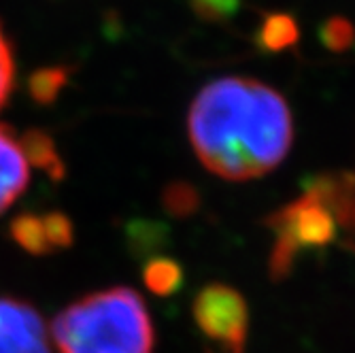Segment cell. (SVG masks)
Here are the masks:
<instances>
[{
	"mask_svg": "<svg viewBox=\"0 0 355 353\" xmlns=\"http://www.w3.org/2000/svg\"><path fill=\"white\" fill-rule=\"evenodd\" d=\"M189 143L200 162L221 179L249 181L277 169L294 139L283 96L249 77L205 85L187 115Z\"/></svg>",
	"mask_w": 355,
	"mask_h": 353,
	"instance_id": "6da1fadb",
	"label": "cell"
},
{
	"mask_svg": "<svg viewBox=\"0 0 355 353\" xmlns=\"http://www.w3.org/2000/svg\"><path fill=\"white\" fill-rule=\"evenodd\" d=\"M55 353H151V315L130 287H109L71 302L51 324Z\"/></svg>",
	"mask_w": 355,
	"mask_h": 353,
	"instance_id": "7a4b0ae2",
	"label": "cell"
},
{
	"mask_svg": "<svg viewBox=\"0 0 355 353\" xmlns=\"http://www.w3.org/2000/svg\"><path fill=\"white\" fill-rule=\"evenodd\" d=\"M266 223L275 232L270 270L281 277L302 251L321 249L336 239V173L313 177L302 194L272 213Z\"/></svg>",
	"mask_w": 355,
	"mask_h": 353,
	"instance_id": "3957f363",
	"label": "cell"
},
{
	"mask_svg": "<svg viewBox=\"0 0 355 353\" xmlns=\"http://www.w3.org/2000/svg\"><path fill=\"white\" fill-rule=\"evenodd\" d=\"M193 319L211 345V353H241L249 313L243 296L228 285H207L193 300Z\"/></svg>",
	"mask_w": 355,
	"mask_h": 353,
	"instance_id": "277c9868",
	"label": "cell"
},
{
	"mask_svg": "<svg viewBox=\"0 0 355 353\" xmlns=\"http://www.w3.org/2000/svg\"><path fill=\"white\" fill-rule=\"evenodd\" d=\"M0 353H53L45 319L30 302L0 296Z\"/></svg>",
	"mask_w": 355,
	"mask_h": 353,
	"instance_id": "5b68a950",
	"label": "cell"
},
{
	"mask_svg": "<svg viewBox=\"0 0 355 353\" xmlns=\"http://www.w3.org/2000/svg\"><path fill=\"white\" fill-rule=\"evenodd\" d=\"M9 232L24 251L45 255L67 249L73 243V221L60 211L21 213L11 221Z\"/></svg>",
	"mask_w": 355,
	"mask_h": 353,
	"instance_id": "8992f818",
	"label": "cell"
},
{
	"mask_svg": "<svg viewBox=\"0 0 355 353\" xmlns=\"http://www.w3.org/2000/svg\"><path fill=\"white\" fill-rule=\"evenodd\" d=\"M30 169L19 135L0 123V215L9 211L26 191Z\"/></svg>",
	"mask_w": 355,
	"mask_h": 353,
	"instance_id": "52a82bcc",
	"label": "cell"
},
{
	"mask_svg": "<svg viewBox=\"0 0 355 353\" xmlns=\"http://www.w3.org/2000/svg\"><path fill=\"white\" fill-rule=\"evenodd\" d=\"M300 37V28L298 21L294 19V15L289 13H268L260 28H257V47L270 51V53H279L285 49H292L298 43Z\"/></svg>",
	"mask_w": 355,
	"mask_h": 353,
	"instance_id": "ba28073f",
	"label": "cell"
},
{
	"mask_svg": "<svg viewBox=\"0 0 355 353\" xmlns=\"http://www.w3.org/2000/svg\"><path fill=\"white\" fill-rule=\"evenodd\" d=\"M24 153L28 157L30 166H37L41 171H45L51 179H62L64 175V164L62 157L55 151L53 139L41 130H28L19 137Z\"/></svg>",
	"mask_w": 355,
	"mask_h": 353,
	"instance_id": "9c48e42d",
	"label": "cell"
},
{
	"mask_svg": "<svg viewBox=\"0 0 355 353\" xmlns=\"http://www.w3.org/2000/svg\"><path fill=\"white\" fill-rule=\"evenodd\" d=\"M71 73L62 67H49V69H41L28 81V89L32 101L39 105H49L58 98L60 89L69 83Z\"/></svg>",
	"mask_w": 355,
	"mask_h": 353,
	"instance_id": "30bf717a",
	"label": "cell"
},
{
	"mask_svg": "<svg viewBox=\"0 0 355 353\" xmlns=\"http://www.w3.org/2000/svg\"><path fill=\"white\" fill-rule=\"evenodd\" d=\"M336 217L338 226L347 230L351 243L355 245V171L338 173Z\"/></svg>",
	"mask_w": 355,
	"mask_h": 353,
	"instance_id": "8fae6325",
	"label": "cell"
},
{
	"mask_svg": "<svg viewBox=\"0 0 355 353\" xmlns=\"http://www.w3.org/2000/svg\"><path fill=\"white\" fill-rule=\"evenodd\" d=\"M183 270L177 262L168 258H157L151 260L145 268V281L157 294H171L181 285Z\"/></svg>",
	"mask_w": 355,
	"mask_h": 353,
	"instance_id": "7c38bea8",
	"label": "cell"
},
{
	"mask_svg": "<svg viewBox=\"0 0 355 353\" xmlns=\"http://www.w3.org/2000/svg\"><path fill=\"white\" fill-rule=\"evenodd\" d=\"M162 205H164V209L171 215H175V217H187V215L198 211V207H200V194H198V189L193 187L191 183L177 181V183H171L164 189Z\"/></svg>",
	"mask_w": 355,
	"mask_h": 353,
	"instance_id": "4fadbf2b",
	"label": "cell"
},
{
	"mask_svg": "<svg viewBox=\"0 0 355 353\" xmlns=\"http://www.w3.org/2000/svg\"><path fill=\"white\" fill-rule=\"evenodd\" d=\"M319 39L330 51H347L353 43H355V28L347 17H330L324 21L319 30Z\"/></svg>",
	"mask_w": 355,
	"mask_h": 353,
	"instance_id": "5bb4252c",
	"label": "cell"
},
{
	"mask_svg": "<svg viewBox=\"0 0 355 353\" xmlns=\"http://www.w3.org/2000/svg\"><path fill=\"white\" fill-rule=\"evenodd\" d=\"M189 7L200 19L221 24L239 13L241 0H189Z\"/></svg>",
	"mask_w": 355,
	"mask_h": 353,
	"instance_id": "9a60e30c",
	"label": "cell"
},
{
	"mask_svg": "<svg viewBox=\"0 0 355 353\" xmlns=\"http://www.w3.org/2000/svg\"><path fill=\"white\" fill-rule=\"evenodd\" d=\"M13 83H15V58L5 30L0 26V109L7 105L13 92Z\"/></svg>",
	"mask_w": 355,
	"mask_h": 353,
	"instance_id": "2e32d148",
	"label": "cell"
}]
</instances>
